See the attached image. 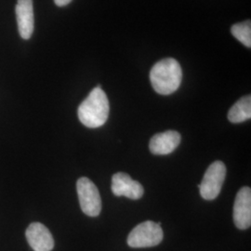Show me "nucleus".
I'll return each mask as SVG.
<instances>
[{"mask_svg": "<svg viewBox=\"0 0 251 251\" xmlns=\"http://www.w3.org/2000/svg\"><path fill=\"white\" fill-rule=\"evenodd\" d=\"M109 111L107 96L99 85L91 90L89 96L82 101L77 110V115L83 125L90 128H96L106 123Z\"/></svg>", "mask_w": 251, "mask_h": 251, "instance_id": "f257e3e1", "label": "nucleus"}, {"mask_svg": "<svg viewBox=\"0 0 251 251\" xmlns=\"http://www.w3.org/2000/svg\"><path fill=\"white\" fill-rule=\"evenodd\" d=\"M182 79L181 67L173 58H166L155 63L150 71V81L153 90L161 95L174 93Z\"/></svg>", "mask_w": 251, "mask_h": 251, "instance_id": "f03ea898", "label": "nucleus"}, {"mask_svg": "<svg viewBox=\"0 0 251 251\" xmlns=\"http://www.w3.org/2000/svg\"><path fill=\"white\" fill-rule=\"evenodd\" d=\"M164 233L161 225L146 221L137 225L127 236V245L133 249L152 248L159 245Z\"/></svg>", "mask_w": 251, "mask_h": 251, "instance_id": "7ed1b4c3", "label": "nucleus"}, {"mask_svg": "<svg viewBox=\"0 0 251 251\" xmlns=\"http://www.w3.org/2000/svg\"><path fill=\"white\" fill-rule=\"evenodd\" d=\"M226 177V167L222 161L213 162L198 185L200 195L205 200H214L221 193Z\"/></svg>", "mask_w": 251, "mask_h": 251, "instance_id": "20e7f679", "label": "nucleus"}, {"mask_svg": "<svg viewBox=\"0 0 251 251\" xmlns=\"http://www.w3.org/2000/svg\"><path fill=\"white\" fill-rule=\"evenodd\" d=\"M76 191L82 211L90 217L99 216L101 199L96 185L89 178L82 177L76 182Z\"/></svg>", "mask_w": 251, "mask_h": 251, "instance_id": "39448f33", "label": "nucleus"}, {"mask_svg": "<svg viewBox=\"0 0 251 251\" xmlns=\"http://www.w3.org/2000/svg\"><path fill=\"white\" fill-rule=\"evenodd\" d=\"M233 222L240 230H247L251 225V189L245 186L236 195L233 205Z\"/></svg>", "mask_w": 251, "mask_h": 251, "instance_id": "423d86ee", "label": "nucleus"}, {"mask_svg": "<svg viewBox=\"0 0 251 251\" xmlns=\"http://www.w3.org/2000/svg\"><path fill=\"white\" fill-rule=\"evenodd\" d=\"M111 188L116 197H126L137 200L144 196L143 185L124 172H117L113 175Z\"/></svg>", "mask_w": 251, "mask_h": 251, "instance_id": "0eeeda50", "label": "nucleus"}, {"mask_svg": "<svg viewBox=\"0 0 251 251\" xmlns=\"http://www.w3.org/2000/svg\"><path fill=\"white\" fill-rule=\"evenodd\" d=\"M25 236L27 242L34 251H51L53 250V236L45 225L40 223H33L29 225Z\"/></svg>", "mask_w": 251, "mask_h": 251, "instance_id": "6e6552de", "label": "nucleus"}, {"mask_svg": "<svg viewBox=\"0 0 251 251\" xmlns=\"http://www.w3.org/2000/svg\"><path fill=\"white\" fill-rule=\"evenodd\" d=\"M15 10L20 36L24 39L31 38L35 27L33 0H18Z\"/></svg>", "mask_w": 251, "mask_h": 251, "instance_id": "1a4fd4ad", "label": "nucleus"}, {"mask_svg": "<svg viewBox=\"0 0 251 251\" xmlns=\"http://www.w3.org/2000/svg\"><path fill=\"white\" fill-rule=\"evenodd\" d=\"M181 137L178 131L168 130L154 135L150 141L149 148L153 154L165 155L170 154L180 144Z\"/></svg>", "mask_w": 251, "mask_h": 251, "instance_id": "9d476101", "label": "nucleus"}, {"mask_svg": "<svg viewBox=\"0 0 251 251\" xmlns=\"http://www.w3.org/2000/svg\"><path fill=\"white\" fill-rule=\"evenodd\" d=\"M251 118V95L244 96L238 100L228 113V119L230 122L237 124L242 123Z\"/></svg>", "mask_w": 251, "mask_h": 251, "instance_id": "9b49d317", "label": "nucleus"}, {"mask_svg": "<svg viewBox=\"0 0 251 251\" xmlns=\"http://www.w3.org/2000/svg\"><path fill=\"white\" fill-rule=\"evenodd\" d=\"M231 33L243 45L251 47V23L250 20L233 25Z\"/></svg>", "mask_w": 251, "mask_h": 251, "instance_id": "f8f14e48", "label": "nucleus"}, {"mask_svg": "<svg viewBox=\"0 0 251 251\" xmlns=\"http://www.w3.org/2000/svg\"><path fill=\"white\" fill-rule=\"evenodd\" d=\"M72 0H54L55 4L58 6V7H63V6H66L68 5Z\"/></svg>", "mask_w": 251, "mask_h": 251, "instance_id": "ddd939ff", "label": "nucleus"}]
</instances>
